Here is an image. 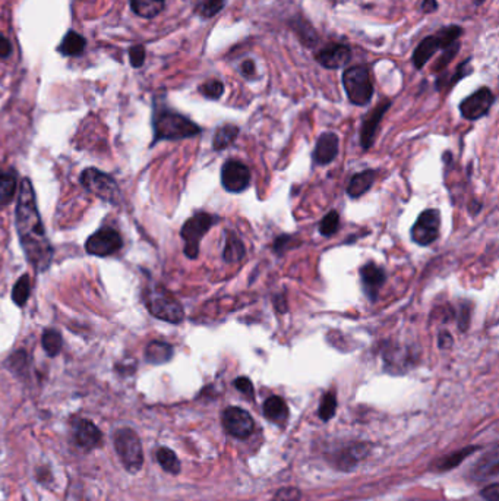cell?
Returning <instances> with one entry per match:
<instances>
[{"label": "cell", "mask_w": 499, "mask_h": 501, "mask_svg": "<svg viewBox=\"0 0 499 501\" xmlns=\"http://www.w3.org/2000/svg\"><path fill=\"white\" fill-rule=\"evenodd\" d=\"M15 227L25 258L35 273H44L52 265L55 249L50 243L37 207L34 186L28 177L21 181L15 209Z\"/></svg>", "instance_id": "1"}, {"label": "cell", "mask_w": 499, "mask_h": 501, "mask_svg": "<svg viewBox=\"0 0 499 501\" xmlns=\"http://www.w3.org/2000/svg\"><path fill=\"white\" fill-rule=\"evenodd\" d=\"M152 128H154V138L151 146H156L160 141H179L201 134V128L195 122L161 105H156L154 107Z\"/></svg>", "instance_id": "2"}, {"label": "cell", "mask_w": 499, "mask_h": 501, "mask_svg": "<svg viewBox=\"0 0 499 501\" xmlns=\"http://www.w3.org/2000/svg\"><path fill=\"white\" fill-rule=\"evenodd\" d=\"M143 301L149 314L161 321L179 324L185 318V311L181 302L160 285L147 286L143 293Z\"/></svg>", "instance_id": "3"}, {"label": "cell", "mask_w": 499, "mask_h": 501, "mask_svg": "<svg viewBox=\"0 0 499 501\" xmlns=\"http://www.w3.org/2000/svg\"><path fill=\"white\" fill-rule=\"evenodd\" d=\"M217 222H219V217H217L215 214L203 213V211L194 214L185 222V225L182 226V230H181V236L185 243V247H183L185 255L189 260L198 258L202 238L210 232V229Z\"/></svg>", "instance_id": "4"}, {"label": "cell", "mask_w": 499, "mask_h": 501, "mask_svg": "<svg viewBox=\"0 0 499 501\" xmlns=\"http://www.w3.org/2000/svg\"><path fill=\"white\" fill-rule=\"evenodd\" d=\"M462 34H463L462 27H458V25H450V27H445L438 33H435L433 35L424 38L413 53L415 68L416 69L424 68L435 53H438L439 50H445L446 47L454 44Z\"/></svg>", "instance_id": "5"}, {"label": "cell", "mask_w": 499, "mask_h": 501, "mask_svg": "<svg viewBox=\"0 0 499 501\" xmlns=\"http://www.w3.org/2000/svg\"><path fill=\"white\" fill-rule=\"evenodd\" d=\"M81 185L88 191L111 205H120L122 202V192L114 181V177L109 173L101 172L96 167H88L80 175Z\"/></svg>", "instance_id": "6"}, {"label": "cell", "mask_w": 499, "mask_h": 501, "mask_svg": "<svg viewBox=\"0 0 499 501\" xmlns=\"http://www.w3.org/2000/svg\"><path fill=\"white\" fill-rule=\"evenodd\" d=\"M343 85L350 103L356 106H366L374 96V84L366 67H352L343 73Z\"/></svg>", "instance_id": "7"}, {"label": "cell", "mask_w": 499, "mask_h": 501, "mask_svg": "<svg viewBox=\"0 0 499 501\" xmlns=\"http://www.w3.org/2000/svg\"><path fill=\"white\" fill-rule=\"evenodd\" d=\"M114 447L127 472L136 473L144 465V452L138 434L131 428L114 432Z\"/></svg>", "instance_id": "8"}, {"label": "cell", "mask_w": 499, "mask_h": 501, "mask_svg": "<svg viewBox=\"0 0 499 501\" xmlns=\"http://www.w3.org/2000/svg\"><path fill=\"white\" fill-rule=\"evenodd\" d=\"M123 248V238L116 229L105 226L89 236L85 242V251L96 256H110Z\"/></svg>", "instance_id": "9"}, {"label": "cell", "mask_w": 499, "mask_h": 501, "mask_svg": "<svg viewBox=\"0 0 499 501\" xmlns=\"http://www.w3.org/2000/svg\"><path fill=\"white\" fill-rule=\"evenodd\" d=\"M441 214L438 210L430 209L421 213L416 223L412 227V239L420 247H426L433 243L439 236Z\"/></svg>", "instance_id": "10"}, {"label": "cell", "mask_w": 499, "mask_h": 501, "mask_svg": "<svg viewBox=\"0 0 499 501\" xmlns=\"http://www.w3.org/2000/svg\"><path fill=\"white\" fill-rule=\"evenodd\" d=\"M495 101V96L488 87L479 88L476 93H473L467 98H464L460 105V112L463 118L467 121H478L489 113Z\"/></svg>", "instance_id": "11"}, {"label": "cell", "mask_w": 499, "mask_h": 501, "mask_svg": "<svg viewBox=\"0 0 499 501\" xmlns=\"http://www.w3.org/2000/svg\"><path fill=\"white\" fill-rule=\"evenodd\" d=\"M221 184L226 191L233 194L243 192L251 185V172L242 161L228 160L221 169Z\"/></svg>", "instance_id": "12"}, {"label": "cell", "mask_w": 499, "mask_h": 501, "mask_svg": "<svg viewBox=\"0 0 499 501\" xmlns=\"http://www.w3.org/2000/svg\"><path fill=\"white\" fill-rule=\"evenodd\" d=\"M223 425L226 431L236 437V439H248L253 432L255 422L253 418L240 407H227L223 414Z\"/></svg>", "instance_id": "13"}, {"label": "cell", "mask_w": 499, "mask_h": 501, "mask_svg": "<svg viewBox=\"0 0 499 501\" xmlns=\"http://www.w3.org/2000/svg\"><path fill=\"white\" fill-rule=\"evenodd\" d=\"M361 279H362V286L363 292L369 301H376L379 297L381 288L385 285L387 274L383 272V268L376 265L375 263H368L363 267H361Z\"/></svg>", "instance_id": "14"}, {"label": "cell", "mask_w": 499, "mask_h": 501, "mask_svg": "<svg viewBox=\"0 0 499 501\" xmlns=\"http://www.w3.org/2000/svg\"><path fill=\"white\" fill-rule=\"evenodd\" d=\"M316 60L327 69H340L352 60V49L347 44H329L319 51Z\"/></svg>", "instance_id": "15"}, {"label": "cell", "mask_w": 499, "mask_h": 501, "mask_svg": "<svg viewBox=\"0 0 499 501\" xmlns=\"http://www.w3.org/2000/svg\"><path fill=\"white\" fill-rule=\"evenodd\" d=\"M390 107H391V101L390 100L379 103V105L363 119L362 130H361V144H362V147L365 150H368V148H370L374 146L378 126H379V123H381V121L383 118V114L387 113V110Z\"/></svg>", "instance_id": "16"}, {"label": "cell", "mask_w": 499, "mask_h": 501, "mask_svg": "<svg viewBox=\"0 0 499 501\" xmlns=\"http://www.w3.org/2000/svg\"><path fill=\"white\" fill-rule=\"evenodd\" d=\"M340 139L334 132H325L318 138L316 146L314 150V161L315 164L325 166L334 161L338 154Z\"/></svg>", "instance_id": "17"}, {"label": "cell", "mask_w": 499, "mask_h": 501, "mask_svg": "<svg viewBox=\"0 0 499 501\" xmlns=\"http://www.w3.org/2000/svg\"><path fill=\"white\" fill-rule=\"evenodd\" d=\"M75 441L84 450H93L101 441V432L91 421L81 419L75 427Z\"/></svg>", "instance_id": "18"}, {"label": "cell", "mask_w": 499, "mask_h": 501, "mask_svg": "<svg viewBox=\"0 0 499 501\" xmlns=\"http://www.w3.org/2000/svg\"><path fill=\"white\" fill-rule=\"evenodd\" d=\"M174 355V348L163 340H152L147 344L145 348V361L151 365H163L165 362H169L170 359Z\"/></svg>", "instance_id": "19"}, {"label": "cell", "mask_w": 499, "mask_h": 501, "mask_svg": "<svg viewBox=\"0 0 499 501\" xmlns=\"http://www.w3.org/2000/svg\"><path fill=\"white\" fill-rule=\"evenodd\" d=\"M376 175H378V172L372 170V169H368V170H363L361 173H356L350 179V182L347 185L349 197L359 198V197L365 195L366 192L370 189V186L374 185Z\"/></svg>", "instance_id": "20"}, {"label": "cell", "mask_w": 499, "mask_h": 501, "mask_svg": "<svg viewBox=\"0 0 499 501\" xmlns=\"http://www.w3.org/2000/svg\"><path fill=\"white\" fill-rule=\"evenodd\" d=\"M264 415L275 423H284L289 418V407L281 397L271 396L264 402Z\"/></svg>", "instance_id": "21"}, {"label": "cell", "mask_w": 499, "mask_h": 501, "mask_svg": "<svg viewBox=\"0 0 499 501\" xmlns=\"http://www.w3.org/2000/svg\"><path fill=\"white\" fill-rule=\"evenodd\" d=\"M18 176L15 172H0V205H9L15 198Z\"/></svg>", "instance_id": "22"}, {"label": "cell", "mask_w": 499, "mask_h": 501, "mask_svg": "<svg viewBox=\"0 0 499 501\" xmlns=\"http://www.w3.org/2000/svg\"><path fill=\"white\" fill-rule=\"evenodd\" d=\"M85 46L87 40L81 34L76 31H68L59 46V51L63 56H80L85 50Z\"/></svg>", "instance_id": "23"}, {"label": "cell", "mask_w": 499, "mask_h": 501, "mask_svg": "<svg viewBox=\"0 0 499 501\" xmlns=\"http://www.w3.org/2000/svg\"><path fill=\"white\" fill-rule=\"evenodd\" d=\"M246 255V248L245 243L242 242V239H239L233 232H227V239H226V248H224V254L223 258L226 263H239Z\"/></svg>", "instance_id": "24"}, {"label": "cell", "mask_w": 499, "mask_h": 501, "mask_svg": "<svg viewBox=\"0 0 499 501\" xmlns=\"http://www.w3.org/2000/svg\"><path fill=\"white\" fill-rule=\"evenodd\" d=\"M31 290H33V283H31V277L30 274H22L17 281L14 288H12V301L19 308L25 306V304L28 302L30 297H31Z\"/></svg>", "instance_id": "25"}, {"label": "cell", "mask_w": 499, "mask_h": 501, "mask_svg": "<svg viewBox=\"0 0 499 501\" xmlns=\"http://www.w3.org/2000/svg\"><path fill=\"white\" fill-rule=\"evenodd\" d=\"M165 0H131L132 10L143 18H154L164 9Z\"/></svg>", "instance_id": "26"}, {"label": "cell", "mask_w": 499, "mask_h": 501, "mask_svg": "<svg viewBox=\"0 0 499 501\" xmlns=\"http://www.w3.org/2000/svg\"><path fill=\"white\" fill-rule=\"evenodd\" d=\"M239 135V128L236 125H223L221 128L215 131L214 139H212V147L217 151H221L227 148Z\"/></svg>", "instance_id": "27"}, {"label": "cell", "mask_w": 499, "mask_h": 501, "mask_svg": "<svg viewBox=\"0 0 499 501\" xmlns=\"http://www.w3.org/2000/svg\"><path fill=\"white\" fill-rule=\"evenodd\" d=\"M62 343H63V339H62V333L56 328H46L43 331V336H42V346L44 352L50 356V358H55L59 355V352L62 351Z\"/></svg>", "instance_id": "28"}, {"label": "cell", "mask_w": 499, "mask_h": 501, "mask_svg": "<svg viewBox=\"0 0 499 501\" xmlns=\"http://www.w3.org/2000/svg\"><path fill=\"white\" fill-rule=\"evenodd\" d=\"M291 27L294 31H296V34L300 38V42L306 47H312L318 42V35L308 21H303L302 18H298L296 21H291Z\"/></svg>", "instance_id": "29"}, {"label": "cell", "mask_w": 499, "mask_h": 501, "mask_svg": "<svg viewBox=\"0 0 499 501\" xmlns=\"http://www.w3.org/2000/svg\"><path fill=\"white\" fill-rule=\"evenodd\" d=\"M157 460L165 472L173 473V475L181 472V462H179L177 456L174 455V452L170 450V448L161 447L157 452Z\"/></svg>", "instance_id": "30"}, {"label": "cell", "mask_w": 499, "mask_h": 501, "mask_svg": "<svg viewBox=\"0 0 499 501\" xmlns=\"http://www.w3.org/2000/svg\"><path fill=\"white\" fill-rule=\"evenodd\" d=\"M336 409H337L336 393L329 392V393L323 396V401H321V405H319L318 415L323 421H329L332 416L336 415Z\"/></svg>", "instance_id": "31"}, {"label": "cell", "mask_w": 499, "mask_h": 501, "mask_svg": "<svg viewBox=\"0 0 499 501\" xmlns=\"http://www.w3.org/2000/svg\"><path fill=\"white\" fill-rule=\"evenodd\" d=\"M338 227H340V216L336 210H332L323 218L321 223H319V234L325 238H329L337 232Z\"/></svg>", "instance_id": "32"}, {"label": "cell", "mask_w": 499, "mask_h": 501, "mask_svg": "<svg viewBox=\"0 0 499 501\" xmlns=\"http://www.w3.org/2000/svg\"><path fill=\"white\" fill-rule=\"evenodd\" d=\"M227 0H202L198 6V14L202 18H212L226 6Z\"/></svg>", "instance_id": "33"}, {"label": "cell", "mask_w": 499, "mask_h": 501, "mask_svg": "<svg viewBox=\"0 0 499 501\" xmlns=\"http://www.w3.org/2000/svg\"><path fill=\"white\" fill-rule=\"evenodd\" d=\"M199 93L210 100H219L224 93V84L220 80H210L199 87Z\"/></svg>", "instance_id": "34"}, {"label": "cell", "mask_w": 499, "mask_h": 501, "mask_svg": "<svg viewBox=\"0 0 499 501\" xmlns=\"http://www.w3.org/2000/svg\"><path fill=\"white\" fill-rule=\"evenodd\" d=\"M498 472V452L493 448V453L488 456V465H486V460L483 459L478 466H475V475L478 478H484L486 475H495Z\"/></svg>", "instance_id": "35"}, {"label": "cell", "mask_w": 499, "mask_h": 501, "mask_svg": "<svg viewBox=\"0 0 499 501\" xmlns=\"http://www.w3.org/2000/svg\"><path fill=\"white\" fill-rule=\"evenodd\" d=\"M475 450H476V447H469V448H464V450H460V452H457V453H454V455L446 456L442 462H439L438 469H439V471H448V469H451V468L457 466V465L460 464V462H462L463 459L467 457L469 453L475 452Z\"/></svg>", "instance_id": "36"}, {"label": "cell", "mask_w": 499, "mask_h": 501, "mask_svg": "<svg viewBox=\"0 0 499 501\" xmlns=\"http://www.w3.org/2000/svg\"><path fill=\"white\" fill-rule=\"evenodd\" d=\"M458 50H460L458 42H455L450 47H446L445 50H442V58L437 62V65L433 67V71H442L448 65V63H450L454 59V56L458 53Z\"/></svg>", "instance_id": "37"}, {"label": "cell", "mask_w": 499, "mask_h": 501, "mask_svg": "<svg viewBox=\"0 0 499 501\" xmlns=\"http://www.w3.org/2000/svg\"><path fill=\"white\" fill-rule=\"evenodd\" d=\"M300 497H302V494L298 488L289 486V488H281V490H278L274 495V501H299Z\"/></svg>", "instance_id": "38"}, {"label": "cell", "mask_w": 499, "mask_h": 501, "mask_svg": "<svg viewBox=\"0 0 499 501\" xmlns=\"http://www.w3.org/2000/svg\"><path fill=\"white\" fill-rule=\"evenodd\" d=\"M129 59H131V65L134 68H140L144 65L145 62V47L136 44L129 50Z\"/></svg>", "instance_id": "39"}, {"label": "cell", "mask_w": 499, "mask_h": 501, "mask_svg": "<svg viewBox=\"0 0 499 501\" xmlns=\"http://www.w3.org/2000/svg\"><path fill=\"white\" fill-rule=\"evenodd\" d=\"M235 387L243 393L245 396H248L249 399H253L255 396V390H253V384L251 383V380L248 377H239L235 380Z\"/></svg>", "instance_id": "40"}, {"label": "cell", "mask_w": 499, "mask_h": 501, "mask_svg": "<svg viewBox=\"0 0 499 501\" xmlns=\"http://www.w3.org/2000/svg\"><path fill=\"white\" fill-rule=\"evenodd\" d=\"M482 497L488 501H499V485L495 482L488 488H484L482 491Z\"/></svg>", "instance_id": "41"}, {"label": "cell", "mask_w": 499, "mask_h": 501, "mask_svg": "<svg viewBox=\"0 0 499 501\" xmlns=\"http://www.w3.org/2000/svg\"><path fill=\"white\" fill-rule=\"evenodd\" d=\"M291 239H293V238H291V236H289V235L278 236V238L275 239V242H274V251H275L277 254L284 252V251L287 249V247L290 245Z\"/></svg>", "instance_id": "42"}, {"label": "cell", "mask_w": 499, "mask_h": 501, "mask_svg": "<svg viewBox=\"0 0 499 501\" xmlns=\"http://www.w3.org/2000/svg\"><path fill=\"white\" fill-rule=\"evenodd\" d=\"M240 72H242V75L245 76V78H248V80L253 78L255 72H257V69H255V63H253L252 60H245V62L242 63Z\"/></svg>", "instance_id": "43"}, {"label": "cell", "mask_w": 499, "mask_h": 501, "mask_svg": "<svg viewBox=\"0 0 499 501\" xmlns=\"http://www.w3.org/2000/svg\"><path fill=\"white\" fill-rule=\"evenodd\" d=\"M470 324V308H462V315L458 318V328L462 331H466Z\"/></svg>", "instance_id": "44"}, {"label": "cell", "mask_w": 499, "mask_h": 501, "mask_svg": "<svg viewBox=\"0 0 499 501\" xmlns=\"http://www.w3.org/2000/svg\"><path fill=\"white\" fill-rule=\"evenodd\" d=\"M12 55V44L6 37L0 35V58H9Z\"/></svg>", "instance_id": "45"}, {"label": "cell", "mask_w": 499, "mask_h": 501, "mask_svg": "<svg viewBox=\"0 0 499 501\" xmlns=\"http://www.w3.org/2000/svg\"><path fill=\"white\" fill-rule=\"evenodd\" d=\"M438 343H439V348H441V349H448V348H451V346H453L454 339H453V336H451V334L448 333V331H442V333L439 334V337H438Z\"/></svg>", "instance_id": "46"}, {"label": "cell", "mask_w": 499, "mask_h": 501, "mask_svg": "<svg viewBox=\"0 0 499 501\" xmlns=\"http://www.w3.org/2000/svg\"><path fill=\"white\" fill-rule=\"evenodd\" d=\"M438 2L437 0H424V3H421V10L425 12V14H430V12H435L438 9Z\"/></svg>", "instance_id": "47"}, {"label": "cell", "mask_w": 499, "mask_h": 501, "mask_svg": "<svg viewBox=\"0 0 499 501\" xmlns=\"http://www.w3.org/2000/svg\"><path fill=\"white\" fill-rule=\"evenodd\" d=\"M274 305L278 310V313H286L287 311V304H286V299L283 297H275L274 298Z\"/></svg>", "instance_id": "48"}, {"label": "cell", "mask_w": 499, "mask_h": 501, "mask_svg": "<svg viewBox=\"0 0 499 501\" xmlns=\"http://www.w3.org/2000/svg\"><path fill=\"white\" fill-rule=\"evenodd\" d=\"M118 369H119V371L126 369L127 374H129V372H134V371H135V361H134V359H127L126 364H119V365H118Z\"/></svg>", "instance_id": "49"}, {"label": "cell", "mask_w": 499, "mask_h": 501, "mask_svg": "<svg viewBox=\"0 0 499 501\" xmlns=\"http://www.w3.org/2000/svg\"><path fill=\"white\" fill-rule=\"evenodd\" d=\"M0 172H2V169H0Z\"/></svg>", "instance_id": "50"}]
</instances>
